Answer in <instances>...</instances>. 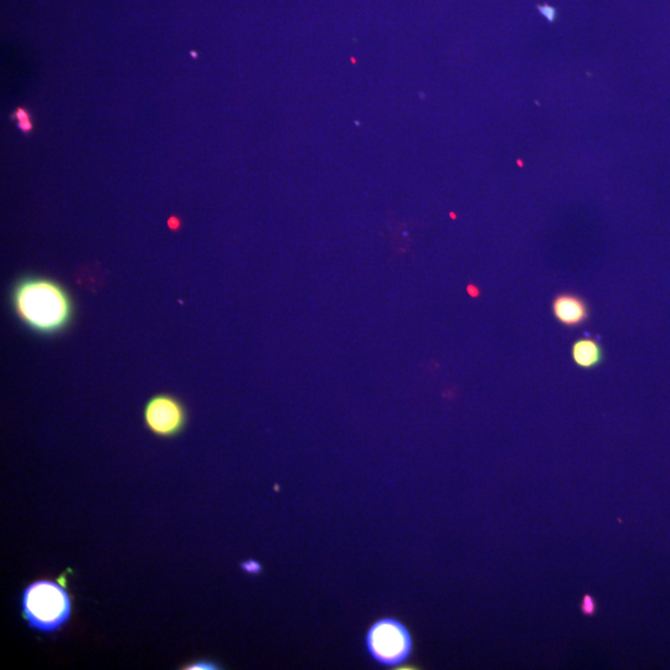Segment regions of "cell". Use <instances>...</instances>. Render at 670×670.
I'll use <instances>...</instances> for the list:
<instances>
[{"mask_svg":"<svg viewBox=\"0 0 670 670\" xmlns=\"http://www.w3.org/2000/svg\"><path fill=\"white\" fill-rule=\"evenodd\" d=\"M15 316L25 327L43 337L64 333L75 317L70 292L53 278L27 275L15 281L10 292Z\"/></svg>","mask_w":670,"mask_h":670,"instance_id":"6da1fadb","label":"cell"},{"mask_svg":"<svg viewBox=\"0 0 670 670\" xmlns=\"http://www.w3.org/2000/svg\"><path fill=\"white\" fill-rule=\"evenodd\" d=\"M22 611L24 620L32 630L55 633L69 622L72 602L69 592L58 582L38 580L25 587Z\"/></svg>","mask_w":670,"mask_h":670,"instance_id":"7a4b0ae2","label":"cell"},{"mask_svg":"<svg viewBox=\"0 0 670 670\" xmlns=\"http://www.w3.org/2000/svg\"><path fill=\"white\" fill-rule=\"evenodd\" d=\"M365 647L374 663L383 667H396L409 661L414 642L404 623L396 618L385 617L369 628Z\"/></svg>","mask_w":670,"mask_h":670,"instance_id":"3957f363","label":"cell"},{"mask_svg":"<svg viewBox=\"0 0 670 670\" xmlns=\"http://www.w3.org/2000/svg\"><path fill=\"white\" fill-rule=\"evenodd\" d=\"M143 415L147 429L162 438H173L182 434L188 422L187 407L169 394L152 396L144 406Z\"/></svg>","mask_w":670,"mask_h":670,"instance_id":"277c9868","label":"cell"},{"mask_svg":"<svg viewBox=\"0 0 670 670\" xmlns=\"http://www.w3.org/2000/svg\"><path fill=\"white\" fill-rule=\"evenodd\" d=\"M556 322L565 328H579L590 321V304L586 298L572 292H561L551 302Z\"/></svg>","mask_w":670,"mask_h":670,"instance_id":"5b68a950","label":"cell"},{"mask_svg":"<svg viewBox=\"0 0 670 670\" xmlns=\"http://www.w3.org/2000/svg\"><path fill=\"white\" fill-rule=\"evenodd\" d=\"M605 350L592 338H580L571 345V359L577 368L594 370L605 362Z\"/></svg>","mask_w":670,"mask_h":670,"instance_id":"8992f818","label":"cell"},{"mask_svg":"<svg viewBox=\"0 0 670 670\" xmlns=\"http://www.w3.org/2000/svg\"><path fill=\"white\" fill-rule=\"evenodd\" d=\"M185 670H218L221 669L219 667V664L210 661V659H199V661H195L193 663L187 664V666L183 667Z\"/></svg>","mask_w":670,"mask_h":670,"instance_id":"52a82bcc","label":"cell"},{"mask_svg":"<svg viewBox=\"0 0 670 670\" xmlns=\"http://www.w3.org/2000/svg\"><path fill=\"white\" fill-rule=\"evenodd\" d=\"M10 118H12L13 122L17 123L19 121L32 120L33 116L27 107H18L17 110L12 113Z\"/></svg>","mask_w":670,"mask_h":670,"instance_id":"ba28073f","label":"cell"},{"mask_svg":"<svg viewBox=\"0 0 670 670\" xmlns=\"http://www.w3.org/2000/svg\"><path fill=\"white\" fill-rule=\"evenodd\" d=\"M241 569L249 575H259L262 571V566L260 563H257L255 560L246 561V563L241 565Z\"/></svg>","mask_w":670,"mask_h":670,"instance_id":"9c48e42d","label":"cell"},{"mask_svg":"<svg viewBox=\"0 0 670 670\" xmlns=\"http://www.w3.org/2000/svg\"><path fill=\"white\" fill-rule=\"evenodd\" d=\"M582 612L589 616L596 612V602L591 596H585L584 601H582Z\"/></svg>","mask_w":670,"mask_h":670,"instance_id":"30bf717a","label":"cell"},{"mask_svg":"<svg viewBox=\"0 0 670 670\" xmlns=\"http://www.w3.org/2000/svg\"><path fill=\"white\" fill-rule=\"evenodd\" d=\"M17 128L20 132L25 134V136H29V134H32L33 131H34L33 118H32V120H25V121L17 122Z\"/></svg>","mask_w":670,"mask_h":670,"instance_id":"8fae6325","label":"cell"},{"mask_svg":"<svg viewBox=\"0 0 670 670\" xmlns=\"http://www.w3.org/2000/svg\"><path fill=\"white\" fill-rule=\"evenodd\" d=\"M539 10L550 23L554 22L556 18V10L554 8L549 7V5H543V7H539Z\"/></svg>","mask_w":670,"mask_h":670,"instance_id":"7c38bea8","label":"cell"},{"mask_svg":"<svg viewBox=\"0 0 670 670\" xmlns=\"http://www.w3.org/2000/svg\"><path fill=\"white\" fill-rule=\"evenodd\" d=\"M467 292H468V295L473 297V298H477V297L481 296V291H479V288L477 286H474V285H469L467 287Z\"/></svg>","mask_w":670,"mask_h":670,"instance_id":"4fadbf2b","label":"cell"},{"mask_svg":"<svg viewBox=\"0 0 670 670\" xmlns=\"http://www.w3.org/2000/svg\"><path fill=\"white\" fill-rule=\"evenodd\" d=\"M169 228L172 230H177L180 226V221L177 216H172L168 221Z\"/></svg>","mask_w":670,"mask_h":670,"instance_id":"5bb4252c","label":"cell"},{"mask_svg":"<svg viewBox=\"0 0 670 670\" xmlns=\"http://www.w3.org/2000/svg\"><path fill=\"white\" fill-rule=\"evenodd\" d=\"M192 56H193V58H197L198 55L195 54V53H192Z\"/></svg>","mask_w":670,"mask_h":670,"instance_id":"9a60e30c","label":"cell"}]
</instances>
